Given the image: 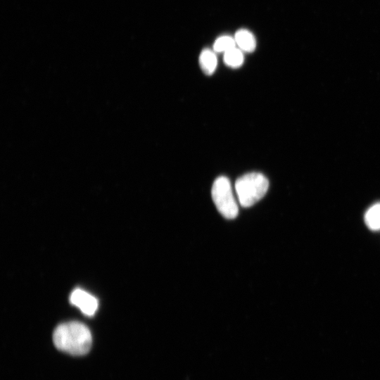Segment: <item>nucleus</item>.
Wrapping results in <instances>:
<instances>
[{"instance_id":"nucleus-1","label":"nucleus","mask_w":380,"mask_h":380,"mask_svg":"<svg viewBox=\"0 0 380 380\" xmlns=\"http://www.w3.org/2000/svg\"><path fill=\"white\" fill-rule=\"evenodd\" d=\"M53 341L57 349L72 355H84L92 344L89 329L76 321L59 324L53 333Z\"/></svg>"},{"instance_id":"nucleus-2","label":"nucleus","mask_w":380,"mask_h":380,"mask_svg":"<svg viewBox=\"0 0 380 380\" xmlns=\"http://www.w3.org/2000/svg\"><path fill=\"white\" fill-rule=\"evenodd\" d=\"M268 187V179L258 172L246 174L235 182L239 202L244 208L251 207L260 201L267 193Z\"/></svg>"},{"instance_id":"nucleus-3","label":"nucleus","mask_w":380,"mask_h":380,"mask_svg":"<svg viewBox=\"0 0 380 380\" xmlns=\"http://www.w3.org/2000/svg\"><path fill=\"white\" fill-rule=\"evenodd\" d=\"M211 195L219 213L227 219L235 218L239 213L229 180L224 176L217 178L212 186Z\"/></svg>"},{"instance_id":"nucleus-4","label":"nucleus","mask_w":380,"mask_h":380,"mask_svg":"<svg viewBox=\"0 0 380 380\" xmlns=\"http://www.w3.org/2000/svg\"><path fill=\"white\" fill-rule=\"evenodd\" d=\"M70 301L87 316H93L99 305L98 300L94 296L81 289H76L71 293Z\"/></svg>"},{"instance_id":"nucleus-5","label":"nucleus","mask_w":380,"mask_h":380,"mask_svg":"<svg viewBox=\"0 0 380 380\" xmlns=\"http://www.w3.org/2000/svg\"><path fill=\"white\" fill-rule=\"evenodd\" d=\"M234 39L241 50L251 52L255 49V39L253 34L247 30L242 29L237 31Z\"/></svg>"},{"instance_id":"nucleus-6","label":"nucleus","mask_w":380,"mask_h":380,"mask_svg":"<svg viewBox=\"0 0 380 380\" xmlns=\"http://www.w3.org/2000/svg\"><path fill=\"white\" fill-rule=\"evenodd\" d=\"M199 65L206 75H211L217 67V58L213 51L209 49L203 50L199 56Z\"/></svg>"},{"instance_id":"nucleus-7","label":"nucleus","mask_w":380,"mask_h":380,"mask_svg":"<svg viewBox=\"0 0 380 380\" xmlns=\"http://www.w3.org/2000/svg\"><path fill=\"white\" fill-rule=\"evenodd\" d=\"M365 222L372 231L380 230V203L372 205L365 214Z\"/></svg>"},{"instance_id":"nucleus-8","label":"nucleus","mask_w":380,"mask_h":380,"mask_svg":"<svg viewBox=\"0 0 380 380\" xmlns=\"http://www.w3.org/2000/svg\"><path fill=\"white\" fill-rule=\"evenodd\" d=\"M224 61L229 67L238 68L243 62V53L240 49L235 47L224 53Z\"/></svg>"},{"instance_id":"nucleus-9","label":"nucleus","mask_w":380,"mask_h":380,"mask_svg":"<svg viewBox=\"0 0 380 380\" xmlns=\"http://www.w3.org/2000/svg\"><path fill=\"white\" fill-rule=\"evenodd\" d=\"M235 39L229 36H222L214 43L213 48L217 52H227L235 48Z\"/></svg>"}]
</instances>
